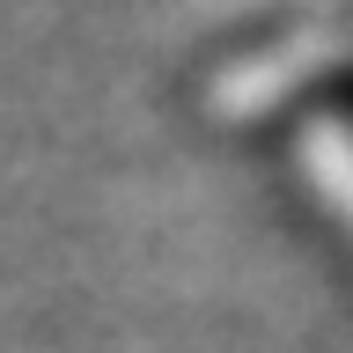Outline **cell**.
I'll return each mask as SVG.
<instances>
[{
  "mask_svg": "<svg viewBox=\"0 0 353 353\" xmlns=\"http://www.w3.org/2000/svg\"><path fill=\"white\" fill-rule=\"evenodd\" d=\"M316 170H324V192L346 206V221H353V154L339 148V140H316Z\"/></svg>",
  "mask_w": 353,
  "mask_h": 353,
  "instance_id": "6da1fadb",
  "label": "cell"
}]
</instances>
